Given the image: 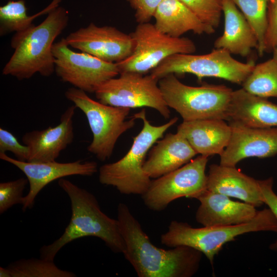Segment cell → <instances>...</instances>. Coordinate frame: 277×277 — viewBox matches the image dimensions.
Segmentation results:
<instances>
[{
  "instance_id": "obj_13",
  "label": "cell",
  "mask_w": 277,
  "mask_h": 277,
  "mask_svg": "<svg viewBox=\"0 0 277 277\" xmlns=\"http://www.w3.org/2000/svg\"><path fill=\"white\" fill-rule=\"evenodd\" d=\"M65 39L70 47L112 63L127 58L135 46L130 34L113 26H98L93 23L70 33Z\"/></svg>"
},
{
  "instance_id": "obj_23",
  "label": "cell",
  "mask_w": 277,
  "mask_h": 277,
  "mask_svg": "<svg viewBox=\"0 0 277 277\" xmlns=\"http://www.w3.org/2000/svg\"><path fill=\"white\" fill-rule=\"evenodd\" d=\"M154 25L161 32L180 37L192 31L197 34H210L215 29L202 22L180 0H162L153 15Z\"/></svg>"
},
{
  "instance_id": "obj_12",
  "label": "cell",
  "mask_w": 277,
  "mask_h": 277,
  "mask_svg": "<svg viewBox=\"0 0 277 277\" xmlns=\"http://www.w3.org/2000/svg\"><path fill=\"white\" fill-rule=\"evenodd\" d=\"M52 51L57 76L86 93H94L101 85L120 74L116 63L104 61L85 52H75L65 38L54 43Z\"/></svg>"
},
{
  "instance_id": "obj_25",
  "label": "cell",
  "mask_w": 277,
  "mask_h": 277,
  "mask_svg": "<svg viewBox=\"0 0 277 277\" xmlns=\"http://www.w3.org/2000/svg\"><path fill=\"white\" fill-rule=\"evenodd\" d=\"M242 88L260 97H277V62L273 58L255 65Z\"/></svg>"
},
{
  "instance_id": "obj_9",
  "label": "cell",
  "mask_w": 277,
  "mask_h": 277,
  "mask_svg": "<svg viewBox=\"0 0 277 277\" xmlns=\"http://www.w3.org/2000/svg\"><path fill=\"white\" fill-rule=\"evenodd\" d=\"M96 89L94 93L101 103L118 107H149L156 110L165 118L170 111L159 86V80L150 74L133 72L120 73Z\"/></svg>"
},
{
  "instance_id": "obj_8",
  "label": "cell",
  "mask_w": 277,
  "mask_h": 277,
  "mask_svg": "<svg viewBox=\"0 0 277 277\" xmlns=\"http://www.w3.org/2000/svg\"><path fill=\"white\" fill-rule=\"evenodd\" d=\"M255 64L241 62L223 49H215L205 54L179 53L172 55L153 69L150 74L160 80L170 74L189 73L199 81L205 77L219 78L242 85Z\"/></svg>"
},
{
  "instance_id": "obj_34",
  "label": "cell",
  "mask_w": 277,
  "mask_h": 277,
  "mask_svg": "<svg viewBox=\"0 0 277 277\" xmlns=\"http://www.w3.org/2000/svg\"><path fill=\"white\" fill-rule=\"evenodd\" d=\"M0 276L10 277L9 271L6 267H0Z\"/></svg>"
},
{
  "instance_id": "obj_30",
  "label": "cell",
  "mask_w": 277,
  "mask_h": 277,
  "mask_svg": "<svg viewBox=\"0 0 277 277\" xmlns=\"http://www.w3.org/2000/svg\"><path fill=\"white\" fill-rule=\"evenodd\" d=\"M12 153L16 159L27 162L29 149L27 146L21 144L17 138L10 131L0 128V153Z\"/></svg>"
},
{
  "instance_id": "obj_5",
  "label": "cell",
  "mask_w": 277,
  "mask_h": 277,
  "mask_svg": "<svg viewBox=\"0 0 277 277\" xmlns=\"http://www.w3.org/2000/svg\"><path fill=\"white\" fill-rule=\"evenodd\" d=\"M277 232V220L269 209L258 211L251 221L234 225L193 228L186 223L173 221L162 234V244L170 247L185 246L204 254L212 265L215 255L224 245L238 235L251 232Z\"/></svg>"
},
{
  "instance_id": "obj_4",
  "label": "cell",
  "mask_w": 277,
  "mask_h": 277,
  "mask_svg": "<svg viewBox=\"0 0 277 277\" xmlns=\"http://www.w3.org/2000/svg\"><path fill=\"white\" fill-rule=\"evenodd\" d=\"M133 116L143 121L142 129L133 137L130 148L122 158L100 167L98 179L102 184L113 186L121 193L142 195L151 181L143 169L146 155L178 118L174 117L164 124L154 126L147 120L145 109Z\"/></svg>"
},
{
  "instance_id": "obj_7",
  "label": "cell",
  "mask_w": 277,
  "mask_h": 277,
  "mask_svg": "<svg viewBox=\"0 0 277 277\" xmlns=\"http://www.w3.org/2000/svg\"><path fill=\"white\" fill-rule=\"evenodd\" d=\"M65 95L83 111L88 121L92 134L88 151L101 161L110 158L118 138L135 125L134 116L126 120L130 108L103 104L74 87L68 89Z\"/></svg>"
},
{
  "instance_id": "obj_14",
  "label": "cell",
  "mask_w": 277,
  "mask_h": 277,
  "mask_svg": "<svg viewBox=\"0 0 277 277\" xmlns=\"http://www.w3.org/2000/svg\"><path fill=\"white\" fill-rule=\"evenodd\" d=\"M0 159L16 167L28 180L29 192L23 197L21 204L23 211L32 207L37 195L50 183L71 175L90 176L97 171V164L94 161L29 162L14 159L6 153H0Z\"/></svg>"
},
{
  "instance_id": "obj_3",
  "label": "cell",
  "mask_w": 277,
  "mask_h": 277,
  "mask_svg": "<svg viewBox=\"0 0 277 277\" xmlns=\"http://www.w3.org/2000/svg\"><path fill=\"white\" fill-rule=\"evenodd\" d=\"M68 21V11L58 6L48 13L39 25L15 33L10 42L14 52L4 67L3 74L20 81L36 73L45 77L51 75L55 72L52 46Z\"/></svg>"
},
{
  "instance_id": "obj_22",
  "label": "cell",
  "mask_w": 277,
  "mask_h": 277,
  "mask_svg": "<svg viewBox=\"0 0 277 277\" xmlns=\"http://www.w3.org/2000/svg\"><path fill=\"white\" fill-rule=\"evenodd\" d=\"M224 18L223 34L214 43L215 49H223L230 54L248 55L258 48V39L251 27L231 0H222Z\"/></svg>"
},
{
  "instance_id": "obj_31",
  "label": "cell",
  "mask_w": 277,
  "mask_h": 277,
  "mask_svg": "<svg viewBox=\"0 0 277 277\" xmlns=\"http://www.w3.org/2000/svg\"><path fill=\"white\" fill-rule=\"evenodd\" d=\"M277 47V0H270L268 6V24L265 38V52Z\"/></svg>"
},
{
  "instance_id": "obj_11",
  "label": "cell",
  "mask_w": 277,
  "mask_h": 277,
  "mask_svg": "<svg viewBox=\"0 0 277 277\" xmlns=\"http://www.w3.org/2000/svg\"><path fill=\"white\" fill-rule=\"evenodd\" d=\"M208 156L200 155L179 168L151 180L142 195L145 205L160 211L182 197L196 199L207 190L205 173Z\"/></svg>"
},
{
  "instance_id": "obj_20",
  "label": "cell",
  "mask_w": 277,
  "mask_h": 277,
  "mask_svg": "<svg viewBox=\"0 0 277 277\" xmlns=\"http://www.w3.org/2000/svg\"><path fill=\"white\" fill-rule=\"evenodd\" d=\"M225 120L207 118L183 121L177 128L193 149L202 155H220L229 142L231 129Z\"/></svg>"
},
{
  "instance_id": "obj_15",
  "label": "cell",
  "mask_w": 277,
  "mask_h": 277,
  "mask_svg": "<svg viewBox=\"0 0 277 277\" xmlns=\"http://www.w3.org/2000/svg\"><path fill=\"white\" fill-rule=\"evenodd\" d=\"M231 133L228 145L220 155V164L235 166L249 157H268L277 154V127L255 128L230 121Z\"/></svg>"
},
{
  "instance_id": "obj_2",
  "label": "cell",
  "mask_w": 277,
  "mask_h": 277,
  "mask_svg": "<svg viewBox=\"0 0 277 277\" xmlns=\"http://www.w3.org/2000/svg\"><path fill=\"white\" fill-rule=\"evenodd\" d=\"M58 185L70 199L71 216L63 234L52 243L41 248L40 258L53 261L66 244L90 236L101 239L112 251L123 253L125 243L117 220L102 211L95 196L64 178L58 180Z\"/></svg>"
},
{
  "instance_id": "obj_28",
  "label": "cell",
  "mask_w": 277,
  "mask_h": 277,
  "mask_svg": "<svg viewBox=\"0 0 277 277\" xmlns=\"http://www.w3.org/2000/svg\"><path fill=\"white\" fill-rule=\"evenodd\" d=\"M202 22L215 29L220 22L222 0H180Z\"/></svg>"
},
{
  "instance_id": "obj_27",
  "label": "cell",
  "mask_w": 277,
  "mask_h": 277,
  "mask_svg": "<svg viewBox=\"0 0 277 277\" xmlns=\"http://www.w3.org/2000/svg\"><path fill=\"white\" fill-rule=\"evenodd\" d=\"M10 277H75L72 272L58 268L53 261L42 258L20 259L6 267Z\"/></svg>"
},
{
  "instance_id": "obj_16",
  "label": "cell",
  "mask_w": 277,
  "mask_h": 277,
  "mask_svg": "<svg viewBox=\"0 0 277 277\" xmlns=\"http://www.w3.org/2000/svg\"><path fill=\"white\" fill-rule=\"evenodd\" d=\"M76 108L74 105L69 107L62 115L58 125L29 131L23 135L22 142L29 149L27 162L56 161L61 152L73 142Z\"/></svg>"
},
{
  "instance_id": "obj_32",
  "label": "cell",
  "mask_w": 277,
  "mask_h": 277,
  "mask_svg": "<svg viewBox=\"0 0 277 277\" xmlns=\"http://www.w3.org/2000/svg\"><path fill=\"white\" fill-rule=\"evenodd\" d=\"M135 10L138 24L150 22L158 5L162 0H127Z\"/></svg>"
},
{
  "instance_id": "obj_17",
  "label": "cell",
  "mask_w": 277,
  "mask_h": 277,
  "mask_svg": "<svg viewBox=\"0 0 277 277\" xmlns=\"http://www.w3.org/2000/svg\"><path fill=\"white\" fill-rule=\"evenodd\" d=\"M196 199L200 202L195 214L197 223L203 226L238 225L249 222L258 211L246 202L231 200L230 197L207 189Z\"/></svg>"
},
{
  "instance_id": "obj_19",
  "label": "cell",
  "mask_w": 277,
  "mask_h": 277,
  "mask_svg": "<svg viewBox=\"0 0 277 277\" xmlns=\"http://www.w3.org/2000/svg\"><path fill=\"white\" fill-rule=\"evenodd\" d=\"M207 176L208 190L239 199L255 207L264 204L258 180L235 166L211 165Z\"/></svg>"
},
{
  "instance_id": "obj_21",
  "label": "cell",
  "mask_w": 277,
  "mask_h": 277,
  "mask_svg": "<svg viewBox=\"0 0 277 277\" xmlns=\"http://www.w3.org/2000/svg\"><path fill=\"white\" fill-rule=\"evenodd\" d=\"M228 121L255 128L277 127V105L241 88L233 91Z\"/></svg>"
},
{
  "instance_id": "obj_1",
  "label": "cell",
  "mask_w": 277,
  "mask_h": 277,
  "mask_svg": "<svg viewBox=\"0 0 277 277\" xmlns=\"http://www.w3.org/2000/svg\"><path fill=\"white\" fill-rule=\"evenodd\" d=\"M117 220L125 243L123 253L139 277H190L197 271L202 252L179 246L166 250L154 245L128 207L117 206Z\"/></svg>"
},
{
  "instance_id": "obj_33",
  "label": "cell",
  "mask_w": 277,
  "mask_h": 277,
  "mask_svg": "<svg viewBox=\"0 0 277 277\" xmlns=\"http://www.w3.org/2000/svg\"><path fill=\"white\" fill-rule=\"evenodd\" d=\"M263 195V201L271 211L277 220V195L272 189L273 179L270 177L264 180H258ZM273 250H277V240L270 246Z\"/></svg>"
},
{
  "instance_id": "obj_26",
  "label": "cell",
  "mask_w": 277,
  "mask_h": 277,
  "mask_svg": "<svg viewBox=\"0 0 277 277\" xmlns=\"http://www.w3.org/2000/svg\"><path fill=\"white\" fill-rule=\"evenodd\" d=\"M240 10L254 31L260 56L265 52V38L268 24V6L270 0H231Z\"/></svg>"
},
{
  "instance_id": "obj_18",
  "label": "cell",
  "mask_w": 277,
  "mask_h": 277,
  "mask_svg": "<svg viewBox=\"0 0 277 277\" xmlns=\"http://www.w3.org/2000/svg\"><path fill=\"white\" fill-rule=\"evenodd\" d=\"M196 154L183 135L169 133L151 148L143 169L150 178L156 179L187 164Z\"/></svg>"
},
{
  "instance_id": "obj_24",
  "label": "cell",
  "mask_w": 277,
  "mask_h": 277,
  "mask_svg": "<svg viewBox=\"0 0 277 277\" xmlns=\"http://www.w3.org/2000/svg\"><path fill=\"white\" fill-rule=\"evenodd\" d=\"M61 0H53L46 9L32 16L27 14V8L24 0L12 1L0 7V35L10 33L22 32L34 24L33 19L43 13H48L52 9L58 6Z\"/></svg>"
},
{
  "instance_id": "obj_35",
  "label": "cell",
  "mask_w": 277,
  "mask_h": 277,
  "mask_svg": "<svg viewBox=\"0 0 277 277\" xmlns=\"http://www.w3.org/2000/svg\"><path fill=\"white\" fill-rule=\"evenodd\" d=\"M272 58L277 62V47L273 49Z\"/></svg>"
},
{
  "instance_id": "obj_6",
  "label": "cell",
  "mask_w": 277,
  "mask_h": 277,
  "mask_svg": "<svg viewBox=\"0 0 277 277\" xmlns=\"http://www.w3.org/2000/svg\"><path fill=\"white\" fill-rule=\"evenodd\" d=\"M159 86L167 106L178 112L183 121L228 120L233 90L226 86L204 84L191 86L182 83L174 74L160 79Z\"/></svg>"
},
{
  "instance_id": "obj_29",
  "label": "cell",
  "mask_w": 277,
  "mask_h": 277,
  "mask_svg": "<svg viewBox=\"0 0 277 277\" xmlns=\"http://www.w3.org/2000/svg\"><path fill=\"white\" fill-rule=\"evenodd\" d=\"M28 183L27 179L21 177L0 183L1 214L16 204H22L23 194Z\"/></svg>"
},
{
  "instance_id": "obj_10",
  "label": "cell",
  "mask_w": 277,
  "mask_h": 277,
  "mask_svg": "<svg viewBox=\"0 0 277 277\" xmlns=\"http://www.w3.org/2000/svg\"><path fill=\"white\" fill-rule=\"evenodd\" d=\"M130 34L134 41V48L130 56L116 63L120 73L133 72L146 74L172 55L191 54L196 50L191 39L169 36L150 22L138 24Z\"/></svg>"
}]
</instances>
